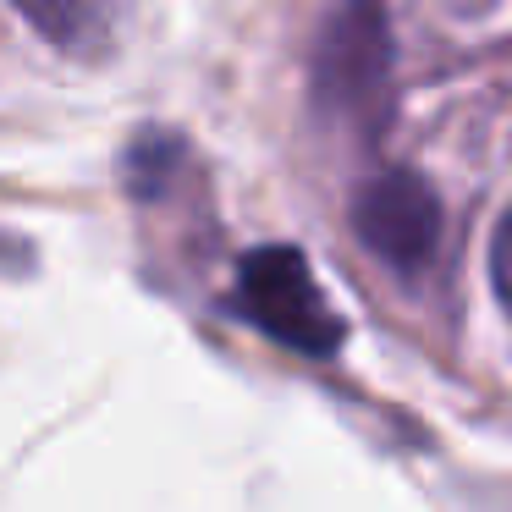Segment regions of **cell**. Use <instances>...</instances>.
<instances>
[{
    "label": "cell",
    "mask_w": 512,
    "mask_h": 512,
    "mask_svg": "<svg viewBox=\"0 0 512 512\" xmlns=\"http://www.w3.org/2000/svg\"><path fill=\"white\" fill-rule=\"evenodd\" d=\"M386 78V23L375 0H347L320 45V89L342 105H358L380 94Z\"/></svg>",
    "instance_id": "3957f363"
},
{
    "label": "cell",
    "mask_w": 512,
    "mask_h": 512,
    "mask_svg": "<svg viewBox=\"0 0 512 512\" xmlns=\"http://www.w3.org/2000/svg\"><path fill=\"white\" fill-rule=\"evenodd\" d=\"M490 281H496V298L512 309V210L501 215L496 243H490Z\"/></svg>",
    "instance_id": "5b68a950"
},
{
    "label": "cell",
    "mask_w": 512,
    "mask_h": 512,
    "mask_svg": "<svg viewBox=\"0 0 512 512\" xmlns=\"http://www.w3.org/2000/svg\"><path fill=\"white\" fill-rule=\"evenodd\" d=\"M237 303L265 336H276L292 353H336L347 336L342 314L331 309L325 287L314 281L309 259L287 243L248 248L237 265Z\"/></svg>",
    "instance_id": "6da1fadb"
},
{
    "label": "cell",
    "mask_w": 512,
    "mask_h": 512,
    "mask_svg": "<svg viewBox=\"0 0 512 512\" xmlns=\"http://www.w3.org/2000/svg\"><path fill=\"white\" fill-rule=\"evenodd\" d=\"M12 6L61 56H78V61L111 56L122 17H127V0H12Z\"/></svg>",
    "instance_id": "277c9868"
},
{
    "label": "cell",
    "mask_w": 512,
    "mask_h": 512,
    "mask_svg": "<svg viewBox=\"0 0 512 512\" xmlns=\"http://www.w3.org/2000/svg\"><path fill=\"white\" fill-rule=\"evenodd\" d=\"M353 232L375 248L386 265L419 270L430 265L435 243H441V204L408 171H386V177L364 182L353 199Z\"/></svg>",
    "instance_id": "7a4b0ae2"
}]
</instances>
